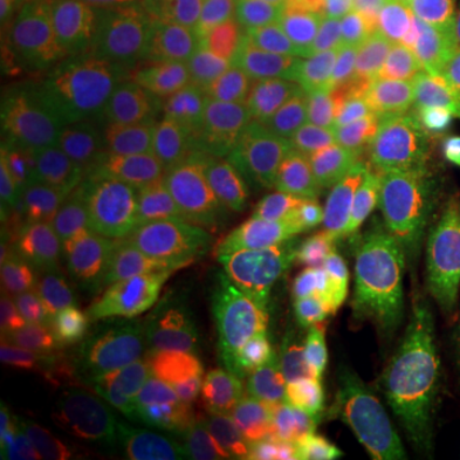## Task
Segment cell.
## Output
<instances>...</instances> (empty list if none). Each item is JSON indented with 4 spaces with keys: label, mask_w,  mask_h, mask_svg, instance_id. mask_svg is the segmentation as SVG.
Wrapping results in <instances>:
<instances>
[{
    "label": "cell",
    "mask_w": 460,
    "mask_h": 460,
    "mask_svg": "<svg viewBox=\"0 0 460 460\" xmlns=\"http://www.w3.org/2000/svg\"><path fill=\"white\" fill-rule=\"evenodd\" d=\"M392 299V274L384 263L338 235H325L310 253L305 307L330 338L358 328Z\"/></svg>",
    "instance_id": "14"
},
{
    "label": "cell",
    "mask_w": 460,
    "mask_h": 460,
    "mask_svg": "<svg viewBox=\"0 0 460 460\" xmlns=\"http://www.w3.org/2000/svg\"><path fill=\"white\" fill-rule=\"evenodd\" d=\"M113 289L172 345L213 305L205 259L184 238L128 251Z\"/></svg>",
    "instance_id": "12"
},
{
    "label": "cell",
    "mask_w": 460,
    "mask_h": 460,
    "mask_svg": "<svg viewBox=\"0 0 460 460\" xmlns=\"http://www.w3.org/2000/svg\"><path fill=\"white\" fill-rule=\"evenodd\" d=\"M102 36L118 84L136 111L184 100L198 18L166 0H102Z\"/></svg>",
    "instance_id": "7"
},
{
    "label": "cell",
    "mask_w": 460,
    "mask_h": 460,
    "mask_svg": "<svg viewBox=\"0 0 460 460\" xmlns=\"http://www.w3.org/2000/svg\"><path fill=\"white\" fill-rule=\"evenodd\" d=\"M399 72L389 57L374 51L307 41L287 118L314 123L374 126L399 90Z\"/></svg>",
    "instance_id": "9"
},
{
    "label": "cell",
    "mask_w": 460,
    "mask_h": 460,
    "mask_svg": "<svg viewBox=\"0 0 460 460\" xmlns=\"http://www.w3.org/2000/svg\"><path fill=\"white\" fill-rule=\"evenodd\" d=\"M277 166L314 195H338L381 166L376 133L368 123H314L263 148Z\"/></svg>",
    "instance_id": "15"
},
{
    "label": "cell",
    "mask_w": 460,
    "mask_h": 460,
    "mask_svg": "<svg viewBox=\"0 0 460 460\" xmlns=\"http://www.w3.org/2000/svg\"><path fill=\"white\" fill-rule=\"evenodd\" d=\"M305 39L281 11L198 18V51L184 100L238 131L287 118Z\"/></svg>",
    "instance_id": "4"
},
{
    "label": "cell",
    "mask_w": 460,
    "mask_h": 460,
    "mask_svg": "<svg viewBox=\"0 0 460 460\" xmlns=\"http://www.w3.org/2000/svg\"><path fill=\"white\" fill-rule=\"evenodd\" d=\"M330 343L325 325L305 305L235 310L213 302L172 350L228 356L279 378L325 356Z\"/></svg>",
    "instance_id": "8"
},
{
    "label": "cell",
    "mask_w": 460,
    "mask_h": 460,
    "mask_svg": "<svg viewBox=\"0 0 460 460\" xmlns=\"http://www.w3.org/2000/svg\"><path fill=\"white\" fill-rule=\"evenodd\" d=\"M33 0H0V41L8 47L26 26Z\"/></svg>",
    "instance_id": "31"
},
{
    "label": "cell",
    "mask_w": 460,
    "mask_h": 460,
    "mask_svg": "<svg viewBox=\"0 0 460 460\" xmlns=\"http://www.w3.org/2000/svg\"><path fill=\"white\" fill-rule=\"evenodd\" d=\"M133 394L120 381L80 363L62 366L44 384L39 399L51 447L102 445Z\"/></svg>",
    "instance_id": "19"
},
{
    "label": "cell",
    "mask_w": 460,
    "mask_h": 460,
    "mask_svg": "<svg viewBox=\"0 0 460 460\" xmlns=\"http://www.w3.org/2000/svg\"><path fill=\"white\" fill-rule=\"evenodd\" d=\"M407 0H284L281 13L307 41L343 44L389 57Z\"/></svg>",
    "instance_id": "20"
},
{
    "label": "cell",
    "mask_w": 460,
    "mask_h": 460,
    "mask_svg": "<svg viewBox=\"0 0 460 460\" xmlns=\"http://www.w3.org/2000/svg\"><path fill=\"white\" fill-rule=\"evenodd\" d=\"M411 317L414 307L389 299L358 328L332 338L328 361L374 443L429 456L443 443L450 411L414 361Z\"/></svg>",
    "instance_id": "3"
},
{
    "label": "cell",
    "mask_w": 460,
    "mask_h": 460,
    "mask_svg": "<svg viewBox=\"0 0 460 460\" xmlns=\"http://www.w3.org/2000/svg\"><path fill=\"white\" fill-rule=\"evenodd\" d=\"M44 460H111L102 445H62L51 447Z\"/></svg>",
    "instance_id": "32"
},
{
    "label": "cell",
    "mask_w": 460,
    "mask_h": 460,
    "mask_svg": "<svg viewBox=\"0 0 460 460\" xmlns=\"http://www.w3.org/2000/svg\"><path fill=\"white\" fill-rule=\"evenodd\" d=\"M181 13L195 18L235 16V13H256V11H281L284 0H166Z\"/></svg>",
    "instance_id": "30"
},
{
    "label": "cell",
    "mask_w": 460,
    "mask_h": 460,
    "mask_svg": "<svg viewBox=\"0 0 460 460\" xmlns=\"http://www.w3.org/2000/svg\"><path fill=\"white\" fill-rule=\"evenodd\" d=\"M460 39V0H407L404 18L389 54L399 77L410 75L428 54Z\"/></svg>",
    "instance_id": "25"
},
{
    "label": "cell",
    "mask_w": 460,
    "mask_h": 460,
    "mask_svg": "<svg viewBox=\"0 0 460 460\" xmlns=\"http://www.w3.org/2000/svg\"><path fill=\"white\" fill-rule=\"evenodd\" d=\"M271 460H410L407 453L392 450L366 438H332L287 447L274 453Z\"/></svg>",
    "instance_id": "29"
},
{
    "label": "cell",
    "mask_w": 460,
    "mask_h": 460,
    "mask_svg": "<svg viewBox=\"0 0 460 460\" xmlns=\"http://www.w3.org/2000/svg\"><path fill=\"white\" fill-rule=\"evenodd\" d=\"M313 248L210 246L205 271L215 305L235 310H269L305 305Z\"/></svg>",
    "instance_id": "16"
},
{
    "label": "cell",
    "mask_w": 460,
    "mask_h": 460,
    "mask_svg": "<svg viewBox=\"0 0 460 460\" xmlns=\"http://www.w3.org/2000/svg\"><path fill=\"white\" fill-rule=\"evenodd\" d=\"M410 343L432 394L450 417L460 420V323L456 317L414 310Z\"/></svg>",
    "instance_id": "24"
},
{
    "label": "cell",
    "mask_w": 460,
    "mask_h": 460,
    "mask_svg": "<svg viewBox=\"0 0 460 460\" xmlns=\"http://www.w3.org/2000/svg\"><path fill=\"white\" fill-rule=\"evenodd\" d=\"M177 417L181 460H271L274 376L215 353L172 350L159 368Z\"/></svg>",
    "instance_id": "6"
},
{
    "label": "cell",
    "mask_w": 460,
    "mask_h": 460,
    "mask_svg": "<svg viewBox=\"0 0 460 460\" xmlns=\"http://www.w3.org/2000/svg\"><path fill=\"white\" fill-rule=\"evenodd\" d=\"M26 98L72 136L113 128L133 115L102 36V0H57L21 59Z\"/></svg>",
    "instance_id": "5"
},
{
    "label": "cell",
    "mask_w": 460,
    "mask_h": 460,
    "mask_svg": "<svg viewBox=\"0 0 460 460\" xmlns=\"http://www.w3.org/2000/svg\"><path fill=\"white\" fill-rule=\"evenodd\" d=\"M69 363H80L138 392L169 358L172 343L111 289L69 299Z\"/></svg>",
    "instance_id": "11"
},
{
    "label": "cell",
    "mask_w": 460,
    "mask_h": 460,
    "mask_svg": "<svg viewBox=\"0 0 460 460\" xmlns=\"http://www.w3.org/2000/svg\"><path fill=\"white\" fill-rule=\"evenodd\" d=\"M277 453L314 440L368 438L361 417L330 368L328 353L274 378Z\"/></svg>",
    "instance_id": "18"
},
{
    "label": "cell",
    "mask_w": 460,
    "mask_h": 460,
    "mask_svg": "<svg viewBox=\"0 0 460 460\" xmlns=\"http://www.w3.org/2000/svg\"><path fill=\"white\" fill-rule=\"evenodd\" d=\"M241 133L187 102L146 108L113 126L75 180L131 251L190 238L241 164Z\"/></svg>",
    "instance_id": "1"
},
{
    "label": "cell",
    "mask_w": 460,
    "mask_h": 460,
    "mask_svg": "<svg viewBox=\"0 0 460 460\" xmlns=\"http://www.w3.org/2000/svg\"><path fill=\"white\" fill-rule=\"evenodd\" d=\"M453 317H456V320H458V323H460V307H458V313L453 314Z\"/></svg>",
    "instance_id": "33"
},
{
    "label": "cell",
    "mask_w": 460,
    "mask_h": 460,
    "mask_svg": "<svg viewBox=\"0 0 460 460\" xmlns=\"http://www.w3.org/2000/svg\"><path fill=\"white\" fill-rule=\"evenodd\" d=\"M44 384L36 376L31 361L18 341L16 330L5 314H0V396L3 420L31 414L41 399Z\"/></svg>",
    "instance_id": "27"
},
{
    "label": "cell",
    "mask_w": 460,
    "mask_h": 460,
    "mask_svg": "<svg viewBox=\"0 0 460 460\" xmlns=\"http://www.w3.org/2000/svg\"><path fill=\"white\" fill-rule=\"evenodd\" d=\"M102 447L111 460L180 458L177 417L159 371L123 407Z\"/></svg>",
    "instance_id": "23"
},
{
    "label": "cell",
    "mask_w": 460,
    "mask_h": 460,
    "mask_svg": "<svg viewBox=\"0 0 460 460\" xmlns=\"http://www.w3.org/2000/svg\"><path fill=\"white\" fill-rule=\"evenodd\" d=\"M402 87L435 113L460 123V39L428 54L402 77Z\"/></svg>",
    "instance_id": "26"
},
{
    "label": "cell",
    "mask_w": 460,
    "mask_h": 460,
    "mask_svg": "<svg viewBox=\"0 0 460 460\" xmlns=\"http://www.w3.org/2000/svg\"><path fill=\"white\" fill-rule=\"evenodd\" d=\"M392 299L428 314L460 307V205L414 198L404 253L392 274Z\"/></svg>",
    "instance_id": "13"
},
{
    "label": "cell",
    "mask_w": 460,
    "mask_h": 460,
    "mask_svg": "<svg viewBox=\"0 0 460 460\" xmlns=\"http://www.w3.org/2000/svg\"><path fill=\"white\" fill-rule=\"evenodd\" d=\"M0 314L11 320L41 384H47L54 371L69 363V345H72L69 299L11 279V284L3 287Z\"/></svg>",
    "instance_id": "21"
},
{
    "label": "cell",
    "mask_w": 460,
    "mask_h": 460,
    "mask_svg": "<svg viewBox=\"0 0 460 460\" xmlns=\"http://www.w3.org/2000/svg\"><path fill=\"white\" fill-rule=\"evenodd\" d=\"M174 460H181V458H174Z\"/></svg>",
    "instance_id": "34"
},
{
    "label": "cell",
    "mask_w": 460,
    "mask_h": 460,
    "mask_svg": "<svg viewBox=\"0 0 460 460\" xmlns=\"http://www.w3.org/2000/svg\"><path fill=\"white\" fill-rule=\"evenodd\" d=\"M314 192L269 162L238 164L215 202L205 235L210 246L277 248L305 243Z\"/></svg>",
    "instance_id": "10"
},
{
    "label": "cell",
    "mask_w": 460,
    "mask_h": 460,
    "mask_svg": "<svg viewBox=\"0 0 460 460\" xmlns=\"http://www.w3.org/2000/svg\"><path fill=\"white\" fill-rule=\"evenodd\" d=\"M404 181L414 198L460 205V136Z\"/></svg>",
    "instance_id": "28"
},
{
    "label": "cell",
    "mask_w": 460,
    "mask_h": 460,
    "mask_svg": "<svg viewBox=\"0 0 460 460\" xmlns=\"http://www.w3.org/2000/svg\"><path fill=\"white\" fill-rule=\"evenodd\" d=\"M381 166L407 180L460 136V123L435 113L402 87L374 123Z\"/></svg>",
    "instance_id": "22"
},
{
    "label": "cell",
    "mask_w": 460,
    "mask_h": 460,
    "mask_svg": "<svg viewBox=\"0 0 460 460\" xmlns=\"http://www.w3.org/2000/svg\"><path fill=\"white\" fill-rule=\"evenodd\" d=\"M128 251L75 174L23 181L3 199V259L33 289L65 299L111 289Z\"/></svg>",
    "instance_id": "2"
},
{
    "label": "cell",
    "mask_w": 460,
    "mask_h": 460,
    "mask_svg": "<svg viewBox=\"0 0 460 460\" xmlns=\"http://www.w3.org/2000/svg\"><path fill=\"white\" fill-rule=\"evenodd\" d=\"M414 195L399 174L378 166L356 184L332 195L328 205V235L348 243L384 263L394 274L404 253Z\"/></svg>",
    "instance_id": "17"
}]
</instances>
